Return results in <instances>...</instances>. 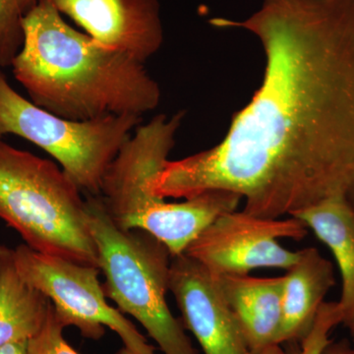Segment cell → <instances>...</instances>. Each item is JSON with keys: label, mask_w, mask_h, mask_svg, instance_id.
<instances>
[{"label": "cell", "mask_w": 354, "mask_h": 354, "mask_svg": "<svg viewBox=\"0 0 354 354\" xmlns=\"http://www.w3.org/2000/svg\"><path fill=\"white\" fill-rule=\"evenodd\" d=\"M241 28L262 44V84L218 145L169 160L164 198L227 190L243 211L281 218L354 186V0H263Z\"/></svg>", "instance_id": "6da1fadb"}, {"label": "cell", "mask_w": 354, "mask_h": 354, "mask_svg": "<svg viewBox=\"0 0 354 354\" xmlns=\"http://www.w3.org/2000/svg\"><path fill=\"white\" fill-rule=\"evenodd\" d=\"M22 48L11 67L32 102L71 120L153 111L160 88L145 64L65 22L46 0L23 21Z\"/></svg>", "instance_id": "7a4b0ae2"}, {"label": "cell", "mask_w": 354, "mask_h": 354, "mask_svg": "<svg viewBox=\"0 0 354 354\" xmlns=\"http://www.w3.org/2000/svg\"><path fill=\"white\" fill-rule=\"evenodd\" d=\"M82 194L55 162L0 139V218L32 250L100 269Z\"/></svg>", "instance_id": "3957f363"}, {"label": "cell", "mask_w": 354, "mask_h": 354, "mask_svg": "<svg viewBox=\"0 0 354 354\" xmlns=\"http://www.w3.org/2000/svg\"><path fill=\"white\" fill-rule=\"evenodd\" d=\"M87 223L106 283V298L136 319L164 354H199L167 302L171 255L141 230H122L100 196L86 197Z\"/></svg>", "instance_id": "277c9868"}, {"label": "cell", "mask_w": 354, "mask_h": 354, "mask_svg": "<svg viewBox=\"0 0 354 354\" xmlns=\"http://www.w3.org/2000/svg\"><path fill=\"white\" fill-rule=\"evenodd\" d=\"M141 121L135 115L60 118L16 92L0 68V139L16 135L43 149L87 196H99L109 165Z\"/></svg>", "instance_id": "5b68a950"}, {"label": "cell", "mask_w": 354, "mask_h": 354, "mask_svg": "<svg viewBox=\"0 0 354 354\" xmlns=\"http://www.w3.org/2000/svg\"><path fill=\"white\" fill-rule=\"evenodd\" d=\"M13 251L20 276L50 300L65 328L74 326L83 337L95 341L109 328L133 353L157 354L134 324L108 304L100 269L37 252L26 244Z\"/></svg>", "instance_id": "8992f818"}, {"label": "cell", "mask_w": 354, "mask_h": 354, "mask_svg": "<svg viewBox=\"0 0 354 354\" xmlns=\"http://www.w3.org/2000/svg\"><path fill=\"white\" fill-rule=\"evenodd\" d=\"M308 234L304 221L263 218L246 212H230L216 218L185 251L214 274H249L257 269L288 270L299 251H291L279 239L302 241Z\"/></svg>", "instance_id": "52a82bcc"}, {"label": "cell", "mask_w": 354, "mask_h": 354, "mask_svg": "<svg viewBox=\"0 0 354 354\" xmlns=\"http://www.w3.org/2000/svg\"><path fill=\"white\" fill-rule=\"evenodd\" d=\"M183 118V111L171 118L158 114L139 125L109 165L99 196L122 230H135L147 212L164 201L153 183L169 160Z\"/></svg>", "instance_id": "ba28073f"}, {"label": "cell", "mask_w": 354, "mask_h": 354, "mask_svg": "<svg viewBox=\"0 0 354 354\" xmlns=\"http://www.w3.org/2000/svg\"><path fill=\"white\" fill-rule=\"evenodd\" d=\"M169 291L205 354H253L215 276L198 261L185 253L171 258Z\"/></svg>", "instance_id": "9c48e42d"}, {"label": "cell", "mask_w": 354, "mask_h": 354, "mask_svg": "<svg viewBox=\"0 0 354 354\" xmlns=\"http://www.w3.org/2000/svg\"><path fill=\"white\" fill-rule=\"evenodd\" d=\"M86 34L145 62L164 41L160 0H46Z\"/></svg>", "instance_id": "30bf717a"}, {"label": "cell", "mask_w": 354, "mask_h": 354, "mask_svg": "<svg viewBox=\"0 0 354 354\" xmlns=\"http://www.w3.org/2000/svg\"><path fill=\"white\" fill-rule=\"evenodd\" d=\"M253 354H286L278 342L283 276L214 274Z\"/></svg>", "instance_id": "8fae6325"}, {"label": "cell", "mask_w": 354, "mask_h": 354, "mask_svg": "<svg viewBox=\"0 0 354 354\" xmlns=\"http://www.w3.org/2000/svg\"><path fill=\"white\" fill-rule=\"evenodd\" d=\"M335 283L334 267L329 260L313 247L299 250L297 262L283 276L279 344L306 339Z\"/></svg>", "instance_id": "7c38bea8"}, {"label": "cell", "mask_w": 354, "mask_h": 354, "mask_svg": "<svg viewBox=\"0 0 354 354\" xmlns=\"http://www.w3.org/2000/svg\"><path fill=\"white\" fill-rule=\"evenodd\" d=\"M241 201L239 195L227 190L205 191L180 203L164 200L140 218L135 230L153 235L174 257L185 253L216 218L236 211Z\"/></svg>", "instance_id": "4fadbf2b"}, {"label": "cell", "mask_w": 354, "mask_h": 354, "mask_svg": "<svg viewBox=\"0 0 354 354\" xmlns=\"http://www.w3.org/2000/svg\"><path fill=\"white\" fill-rule=\"evenodd\" d=\"M295 218L330 249L342 276L339 304L346 327L354 324V213L346 193H337L297 212Z\"/></svg>", "instance_id": "5bb4252c"}, {"label": "cell", "mask_w": 354, "mask_h": 354, "mask_svg": "<svg viewBox=\"0 0 354 354\" xmlns=\"http://www.w3.org/2000/svg\"><path fill=\"white\" fill-rule=\"evenodd\" d=\"M50 300L20 276L14 251L0 245V348L29 341L39 332Z\"/></svg>", "instance_id": "9a60e30c"}, {"label": "cell", "mask_w": 354, "mask_h": 354, "mask_svg": "<svg viewBox=\"0 0 354 354\" xmlns=\"http://www.w3.org/2000/svg\"><path fill=\"white\" fill-rule=\"evenodd\" d=\"M39 0H0V68L11 66L22 48L23 21Z\"/></svg>", "instance_id": "2e32d148"}, {"label": "cell", "mask_w": 354, "mask_h": 354, "mask_svg": "<svg viewBox=\"0 0 354 354\" xmlns=\"http://www.w3.org/2000/svg\"><path fill=\"white\" fill-rule=\"evenodd\" d=\"M64 329V324L60 322L51 304L43 327L28 341V354H80L65 339ZM116 354L134 353L123 346Z\"/></svg>", "instance_id": "e0dca14e"}, {"label": "cell", "mask_w": 354, "mask_h": 354, "mask_svg": "<svg viewBox=\"0 0 354 354\" xmlns=\"http://www.w3.org/2000/svg\"><path fill=\"white\" fill-rule=\"evenodd\" d=\"M342 322V311L337 302H324L311 332L301 342L298 354H320L330 342L329 334L335 326Z\"/></svg>", "instance_id": "ac0fdd59"}, {"label": "cell", "mask_w": 354, "mask_h": 354, "mask_svg": "<svg viewBox=\"0 0 354 354\" xmlns=\"http://www.w3.org/2000/svg\"><path fill=\"white\" fill-rule=\"evenodd\" d=\"M320 354H354V348L353 344L346 339L339 342L330 341Z\"/></svg>", "instance_id": "d6986e66"}, {"label": "cell", "mask_w": 354, "mask_h": 354, "mask_svg": "<svg viewBox=\"0 0 354 354\" xmlns=\"http://www.w3.org/2000/svg\"><path fill=\"white\" fill-rule=\"evenodd\" d=\"M0 354H28V341L6 344L0 348Z\"/></svg>", "instance_id": "ffe728a7"}, {"label": "cell", "mask_w": 354, "mask_h": 354, "mask_svg": "<svg viewBox=\"0 0 354 354\" xmlns=\"http://www.w3.org/2000/svg\"><path fill=\"white\" fill-rule=\"evenodd\" d=\"M346 199H348L349 206H351V208L353 209L354 213V186H353V187L346 192Z\"/></svg>", "instance_id": "44dd1931"}, {"label": "cell", "mask_w": 354, "mask_h": 354, "mask_svg": "<svg viewBox=\"0 0 354 354\" xmlns=\"http://www.w3.org/2000/svg\"><path fill=\"white\" fill-rule=\"evenodd\" d=\"M348 330L351 332V339H353V346L354 348V324L348 328Z\"/></svg>", "instance_id": "7402d4cb"}]
</instances>
